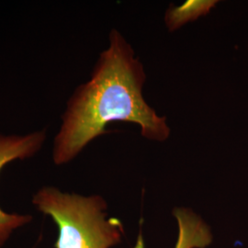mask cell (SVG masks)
Listing matches in <instances>:
<instances>
[{
  "label": "cell",
  "mask_w": 248,
  "mask_h": 248,
  "mask_svg": "<svg viewBox=\"0 0 248 248\" xmlns=\"http://www.w3.org/2000/svg\"><path fill=\"white\" fill-rule=\"evenodd\" d=\"M145 73L132 46L117 30L109 33L90 79L79 85L66 103L60 129L53 139V163L75 159L90 142L107 133L115 122L140 126L143 137L163 142L170 135L166 118L158 115L142 97Z\"/></svg>",
  "instance_id": "6da1fadb"
},
{
  "label": "cell",
  "mask_w": 248,
  "mask_h": 248,
  "mask_svg": "<svg viewBox=\"0 0 248 248\" xmlns=\"http://www.w3.org/2000/svg\"><path fill=\"white\" fill-rule=\"evenodd\" d=\"M32 204L57 224L55 248H110L121 242L123 224L115 218L107 219V203L101 196L43 186L33 196Z\"/></svg>",
  "instance_id": "7a4b0ae2"
},
{
  "label": "cell",
  "mask_w": 248,
  "mask_h": 248,
  "mask_svg": "<svg viewBox=\"0 0 248 248\" xmlns=\"http://www.w3.org/2000/svg\"><path fill=\"white\" fill-rule=\"evenodd\" d=\"M46 140V129L27 134H0V172L13 161L35 156L45 146ZM31 219V215L6 213L0 208V248L14 231L24 226Z\"/></svg>",
  "instance_id": "3957f363"
},
{
  "label": "cell",
  "mask_w": 248,
  "mask_h": 248,
  "mask_svg": "<svg viewBox=\"0 0 248 248\" xmlns=\"http://www.w3.org/2000/svg\"><path fill=\"white\" fill-rule=\"evenodd\" d=\"M173 213L178 224V237L175 248H205L212 243L210 228L192 211L178 208Z\"/></svg>",
  "instance_id": "277c9868"
},
{
  "label": "cell",
  "mask_w": 248,
  "mask_h": 248,
  "mask_svg": "<svg viewBox=\"0 0 248 248\" xmlns=\"http://www.w3.org/2000/svg\"><path fill=\"white\" fill-rule=\"evenodd\" d=\"M218 1L188 0L180 6H171L166 13V23L170 31H174L187 22L207 15Z\"/></svg>",
  "instance_id": "5b68a950"
}]
</instances>
